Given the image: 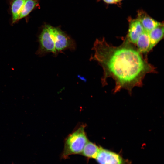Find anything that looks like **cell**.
Listing matches in <instances>:
<instances>
[{"label":"cell","instance_id":"1","mask_svg":"<svg viewBox=\"0 0 164 164\" xmlns=\"http://www.w3.org/2000/svg\"><path fill=\"white\" fill-rule=\"evenodd\" d=\"M92 50L94 54L90 60L97 61L103 70L102 85H106L108 78H112L115 83L114 93L125 89L131 94L135 87L142 86L147 74L157 73L147 56L140 53L126 38L118 46L108 43L104 38L96 39Z\"/></svg>","mask_w":164,"mask_h":164},{"label":"cell","instance_id":"2","mask_svg":"<svg viewBox=\"0 0 164 164\" xmlns=\"http://www.w3.org/2000/svg\"><path fill=\"white\" fill-rule=\"evenodd\" d=\"M86 125H80L66 137L61 157L66 159L72 155L80 154L88 141L85 132Z\"/></svg>","mask_w":164,"mask_h":164},{"label":"cell","instance_id":"3","mask_svg":"<svg viewBox=\"0 0 164 164\" xmlns=\"http://www.w3.org/2000/svg\"><path fill=\"white\" fill-rule=\"evenodd\" d=\"M52 27L50 25H45L38 36L39 45L36 53L39 56H43L49 53H52L55 56L57 55L55 48Z\"/></svg>","mask_w":164,"mask_h":164},{"label":"cell","instance_id":"4","mask_svg":"<svg viewBox=\"0 0 164 164\" xmlns=\"http://www.w3.org/2000/svg\"><path fill=\"white\" fill-rule=\"evenodd\" d=\"M56 50L57 54L67 50H74L76 44L74 40L60 28L52 26Z\"/></svg>","mask_w":164,"mask_h":164},{"label":"cell","instance_id":"5","mask_svg":"<svg viewBox=\"0 0 164 164\" xmlns=\"http://www.w3.org/2000/svg\"><path fill=\"white\" fill-rule=\"evenodd\" d=\"M98 164H127L126 160L119 154L100 146L95 158Z\"/></svg>","mask_w":164,"mask_h":164},{"label":"cell","instance_id":"6","mask_svg":"<svg viewBox=\"0 0 164 164\" xmlns=\"http://www.w3.org/2000/svg\"><path fill=\"white\" fill-rule=\"evenodd\" d=\"M144 31L137 19L132 20L130 22L127 34L125 38L129 42L135 45L138 37Z\"/></svg>","mask_w":164,"mask_h":164},{"label":"cell","instance_id":"7","mask_svg":"<svg viewBox=\"0 0 164 164\" xmlns=\"http://www.w3.org/2000/svg\"><path fill=\"white\" fill-rule=\"evenodd\" d=\"M138 17L137 19L141 23L145 31L147 32H149L163 24L155 20L142 11H140L138 12Z\"/></svg>","mask_w":164,"mask_h":164},{"label":"cell","instance_id":"8","mask_svg":"<svg viewBox=\"0 0 164 164\" xmlns=\"http://www.w3.org/2000/svg\"><path fill=\"white\" fill-rule=\"evenodd\" d=\"M135 45L138 50L142 53L145 54L149 52L150 41L149 32L144 31L138 37Z\"/></svg>","mask_w":164,"mask_h":164},{"label":"cell","instance_id":"9","mask_svg":"<svg viewBox=\"0 0 164 164\" xmlns=\"http://www.w3.org/2000/svg\"><path fill=\"white\" fill-rule=\"evenodd\" d=\"M150 39V50L162 39L164 36L163 24L155 27L149 32Z\"/></svg>","mask_w":164,"mask_h":164},{"label":"cell","instance_id":"10","mask_svg":"<svg viewBox=\"0 0 164 164\" xmlns=\"http://www.w3.org/2000/svg\"><path fill=\"white\" fill-rule=\"evenodd\" d=\"M26 0H12L10 2L12 24L18 22L20 13Z\"/></svg>","mask_w":164,"mask_h":164},{"label":"cell","instance_id":"11","mask_svg":"<svg viewBox=\"0 0 164 164\" xmlns=\"http://www.w3.org/2000/svg\"><path fill=\"white\" fill-rule=\"evenodd\" d=\"M99 148L100 146L88 141L80 154L87 158L95 159L98 154Z\"/></svg>","mask_w":164,"mask_h":164},{"label":"cell","instance_id":"12","mask_svg":"<svg viewBox=\"0 0 164 164\" xmlns=\"http://www.w3.org/2000/svg\"><path fill=\"white\" fill-rule=\"evenodd\" d=\"M39 6V0H26L19 14V20L27 16L32 11Z\"/></svg>","mask_w":164,"mask_h":164},{"label":"cell","instance_id":"13","mask_svg":"<svg viewBox=\"0 0 164 164\" xmlns=\"http://www.w3.org/2000/svg\"><path fill=\"white\" fill-rule=\"evenodd\" d=\"M106 2L108 3H115V2L114 0H103Z\"/></svg>","mask_w":164,"mask_h":164},{"label":"cell","instance_id":"14","mask_svg":"<svg viewBox=\"0 0 164 164\" xmlns=\"http://www.w3.org/2000/svg\"><path fill=\"white\" fill-rule=\"evenodd\" d=\"M114 0L115 1V2H119V1H120L121 0Z\"/></svg>","mask_w":164,"mask_h":164}]
</instances>
